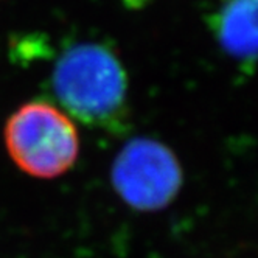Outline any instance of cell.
<instances>
[{
  "label": "cell",
  "mask_w": 258,
  "mask_h": 258,
  "mask_svg": "<svg viewBox=\"0 0 258 258\" xmlns=\"http://www.w3.org/2000/svg\"><path fill=\"white\" fill-rule=\"evenodd\" d=\"M56 104L87 126L112 131L126 115L127 80L117 54L100 42L64 50L51 72Z\"/></svg>",
  "instance_id": "obj_1"
},
{
  "label": "cell",
  "mask_w": 258,
  "mask_h": 258,
  "mask_svg": "<svg viewBox=\"0 0 258 258\" xmlns=\"http://www.w3.org/2000/svg\"><path fill=\"white\" fill-rule=\"evenodd\" d=\"M4 143L16 167L36 179L69 173L81 148L75 120L47 100H31L17 107L5 121Z\"/></svg>",
  "instance_id": "obj_2"
},
{
  "label": "cell",
  "mask_w": 258,
  "mask_h": 258,
  "mask_svg": "<svg viewBox=\"0 0 258 258\" xmlns=\"http://www.w3.org/2000/svg\"><path fill=\"white\" fill-rule=\"evenodd\" d=\"M110 177L127 206L151 212L165 207L174 198L180 173L165 146L150 139H136L115 157Z\"/></svg>",
  "instance_id": "obj_3"
},
{
  "label": "cell",
  "mask_w": 258,
  "mask_h": 258,
  "mask_svg": "<svg viewBox=\"0 0 258 258\" xmlns=\"http://www.w3.org/2000/svg\"><path fill=\"white\" fill-rule=\"evenodd\" d=\"M218 34L230 53L258 54V0H227L219 13Z\"/></svg>",
  "instance_id": "obj_4"
}]
</instances>
